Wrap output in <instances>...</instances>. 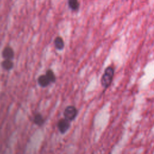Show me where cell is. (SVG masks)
<instances>
[{
  "label": "cell",
  "instance_id": "obj_1",
  "mask_svg": "<svg viewBox=\"0 0 154 154\" xmlns=\"http://www.w3.org/2000/svg\"><path fill=\"white\" fill-rule=\"evenodd\" d=\"M114 75V69L113 66H108L104 70L100 79V84L104 89L109 88L112 83Z\"/></svg>",
  "mask_w": 154,
  "mask_h": 154
},
{
  "label": "cell",
  "instance_id": "obj_2",
  "mask_svg": "<svg viewBox=\"0 0 154 154\" xmlns=\"http://www.w3.org/2000/svg\"><path fill=\"white\" fill-rule=\"evenodd\" d=\"M78 113V111L75 106H68L65 108L63 111V116L65 118L72 122L76 119Z\"/></svg>",
  "mask_w": 154,
  "mask_h": 154
},
{
  "label": "cell",
  "instance_id": "obj_3",
  "mask_svg": "<svg viewBox=\"0 0 154 154\" xmlns=\"http://www.w3.org/2000/svg\"><path fill=\"white\" fill-rule=\"evenodd\" d=\"M70 121L65 117L59 120L57 123V127L58 130L62 134H65L69 130L70 127Z\"/></svg>",
  "mask_w": 154,
  "mask_h": 154
},
{
  "label": "cell",
  "instance_id": "obj_4",
  "mask_svg": "<svg viewBox=\"0 0 154 154\" xmlns=\"http://www.w3.org/2000/svg\"><path fill=\"white\" fill-rule=\"evenodd\" d=\"M1 55L4 60H12L15 57L14 50L11 46H7L3 49Z\"/></svg>",
  "mask_w": 154,
  "mask_h": 154
},
{
  "label": "cell",
  "instance_id": "obj_5",
  "mask_svg": "<svg viewBox=\"0 0 154 154\" xmlns=\"http://www.w3.org/2000/svg\"><path fill=\"white\" fill-rule=\"evenodd\" d=\"M37 83L39 85V86L42 88H45L51 84L45 74L40 75L38 77Z\"/></svg>",
  "mask_w": 154,
  "mask_h": 154
},
{
  "label": "cell",
  "instance_id": "obj_6",
  "mask_svg": "<svg viewBox=\"0 0 154 154\" xmlns=\"http://www.w3.org/2000/svg\"><path fill=\"white\" fill-rule=\"evenodd\" d=\"M32 121L37 126H42L45 123V120L41 113H36L34 114Z\"/></svg>",
  "mask_w": 154,
  "mask_h": 154
},
{
  "label": "cell",
  "instance_id": "obj_7",
  "mask_svg": "<svg viewBox=\"0 0 154 154\" xmlns=\"http://www.w3.org/2000/svg\"><path fill=\"white\" fill-rule=\"evenodd\" d=\"M54 45L57 50L62 51L65 48V41L61 36H57L54 39Z\"/></svg>",
  "mask_w": 154,
  "mask_h": 154
},
{
  "label": "cell",
  "instance_id": "obj_8",
  "mask_svg": "<svg viewBox=\"0 0 154 154\" xmlns=\"http://www.w3.org/2000/svg\"><path fill=\"white\" fill-rule=\"evenodd\" d=\"M69 8L72 12H78L80 9V2L78 0H67Z\"/></svg>",
  "mask_w": 154,
  "mask_h": 154
},
{
  "label": "cell",
  "instance_id": "obj_9",
  "mask_svg": "<svg viewBox=\"0 0 154 154\" xmlns=\"http://www.w3.org/2000/svg\"><path fill=\"white\" fill-rule=\"evenodd\" d=\"M1 67L5 70H10L13 68L14 63L11 60H4L1 63Z\"/></svg>",
  "mask_w": 154,
  "mask_h": 154
},
{
  "label": "cell",
  "instance_id": "obj_10",
  "mask_svg": "<svg viewBox=\"0 0 154 154\" xmlns=\"http://www.w3.org/2000/svg\"><path fill=\"white\" fill-rule=\"evenodd\" d=\"M45 75L47 76V78H48V80H49V81L51 82V84L54 83L56 82V76L55 75V73L54 72V71L52 69H48L46 71Z\"/></svg>",
  "mask_w": 154,
  "mask_h": 154
}]
</instances>
